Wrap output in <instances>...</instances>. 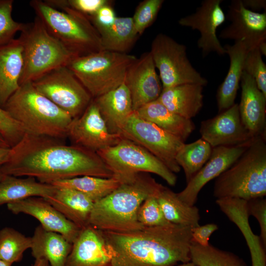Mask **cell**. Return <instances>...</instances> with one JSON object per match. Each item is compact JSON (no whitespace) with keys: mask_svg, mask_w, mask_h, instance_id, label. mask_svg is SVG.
<instances>
[{"mask_svg":"<svg viewBox=\"0 0 266 266\" xmlns=\"http://www.w3.org/2000/svg\"><path fill=\"white\" fill-rule=\"evenodd\" d=\"M4 175L31 177L47 184L82 176H113L97 152L62 139L25 133L11 147L8 161L0 166Z\"/></svg>","mask_w":266,"mask_h":266,"instance_id":"6da1fadb","label":"cell"},{"mask_svg":"<svg viewBox=\"0 0 266 266\" xmlns=\"http://www.w3.org/2000/svg\"><path fill=\"white\" fill-rule=\"evenodd\" d=\"M192 229L172 224L101 232L112 253L110 266H176L191 261Z\"/></svg>","mask_w":266,"mask_h":266,"instance_id":"7a4b0ae2","label":"cell"},{"mask_svg":"<svg viewBox=\"0 0 266 266\" xmlns=\"http://www.w3.org/2000/svg\"><path fill=\"white\" fill-rule=\"evenodd\" d=\"M162 185L148 173L136 174L95 202L89 224L101 231L127 232L142 229L137 220L138 209L148 197L156 195Z\"/></svg>","mask_w":266,"mask_h":266,"instance_id":"3957f363","label":"cell"},{"mask_svg":"<svg viewBox=\"0 0 266 266\" xmlns=\"http://www.w3.org/2000/svg\"><path fill=\"white\" fill-rule=\"evenodd\" d=\"M3 108L25 133L63 139L72 118L37 91L32 82L20 85Z\"/></svg>","mask_w":266,"mask_h":266,"instance_id":"277c9868","label":"cell"},{"mask_svg":"<svg viewBox=\"0 0 266 266\" xmlns=\"http://www.w3.org/2000/svg\"><path fill=\"white\" fill-rule=\"evenodd\" d=\"M216 199L248 200L266 195V137H256L241 155L215 180Z\"/></svg>","mask_w":266,"mask_h":266,"instance_id":"5b68a950","label":"cell"},{"mask_svg":"<svg viewBox=\"0 0 266 266\" xmlns=\"http://www.w3.org/2000/svg\"><path fill=\"white\" fill-rule=\"evenodd\" d=\"M30 5L49 33L76 56L102 50L100 34L85 15L67 7L56 9L44 0H33Z\"/></svg>","mask_w":266,"mask_h":266,"instance_id":"8992f818","label":"cell"},{"mask_svg":"<svg viewBox=\"0 0 266 266\" xmlns=\"http://www.w3.org/2000/svg\"><path fill=\"white\" fill-rule=\"evenodd\" d=\"M18 38L23 48V68L19 85L32 82L77 57L47 31L36 16L25 24Z\"/></svg>","mask_w":266,"mask_h":266,"instance_id":"52a82bcc","label":"cell"},{"mask_svg":"<svg viewBox=\"0 0 266 266\" xmlns=\"http://www.w3.org/2000/svg\"><path fill=\"white\" fill-rule=\"evenodd\" d=\"M136 59L128 53L101 50L75 57L66 66L94 99L124 83L129 67Z\"/></svg>","mask_w":266,"mask_h":266,"instance_id":"ba28073f","label":"cell"},{"mask_svg":"<svg viewBox=\"0 0 266 266\" xmlns=\"http://www.w3.org/2000/svg\"><path fill=\"white\" fill-rule=\"evenodd\" d=\"M113 176L123 182L136 174L152 173L158 175L170 186H175L176 174L146 149L124 138L118 144L97 152Z\"/></svg>","mask_w":266,"mask_h":266,"instance_id":"9c48e42d","label":"cell"},{"mask_svg":"<svg viewBox=\"0 0 266 266\" xmlns=\"http://www.w3.org/2000/svg\"><path fill=\"white\" fill-rule=\"evenodd\" d=\"M159 72L163 89L184 84L206 86L207 80L192 66L187 47L169 36L160 33L153 40L149 51Z\"/></svg>","mask_w":266,"mask_h":266,"instance_id":"30bf717a","label":"cell"},{"mask_svg":"<svg viewBox=\"0 0 266 266\" xmlns=\"http://www.w3.org/2000/svg\"><path fill=\"white\" fill-rule=\"evenodd\" d=\"M32 82L37 91L72 119L80 116L93 100L66 66L53 69Z\"/></svg>","mask_w":266,"mask_h":266,"instance_id":"8fae6325","label":"cell"},{"mask_svg":"<svg viewBox=\"0 0 266 266\" xmlns=\"http://www.w3.org/2000/svg\"><path fill=\"white\" fill-rule=\"evenodd\" d=\"M121 134L146 149L173 173L180 171L175 158L185 142L179 138L140 118L134 111Z\"/></svg>","mask_w":266,"mask_h":266,"instance_id":"7c38bea8","label":"cell"},{"mask_svg":"<svg viewBox=\"0 0 266 266\" xmlns=\"http://www.w3.org/2000/svg\"><path fill=\"white\" fill-rule=\"evenodd\" d=\"M226 19L231 23L220 33L219 37L234 42L243 41L249 49L258 47L266 56V12L259 13L245 7L242 0H233L229 6Z\"/></svg>","mask_w":266,"mask_h":266,"instance_id":"4fadbf2b","label":"cell"},{"mask_svg":"<svg viewBox=\"0 0 266 266\" xmlns=\"http://www.w3.org/2000/svg\"><path fill=\"white\" fill-rule=\"evenodd\" d=\"M67 137L72 144L96 152L114 146L124 138L121 134L109 131L93 100L80 116L72 119Z\"/></svg>","mask_w":266,"mask_h":266,"instance_id":"5bb4252c","label":"cell"},{"mask_svg":"<svg viewBox=\"0 0 266 266\" xmlns=\"http://www.w3.org/2000/svg\"><path fill=\"white\" fill-rule=\"evenodd\" d=\"M222 1V0H204L194 13L178 20L180 26L199 32L200 37L197 41V46L201 50L203 57L211 52L220 56L226 54L217 36L218 28L226 19L221 6Z\"/></svg>","mask_w":266,"mask_h":266,"instance_id":"9a60e30c","label":"cell"},{"mask_svg":"<svg viewBox=\"0 0 266 266\" xmlns=\"http://www.w3.org/2000/svg\"><path fill=\"white\" fill-rule=\"evenodd\" d=\"M200 133L201 138L212 148L246 144L256 138L250 134L243 125L238 104L235 103L215 117L202 121Z\"/></svg>","mask_w":266,"mask_h":266,"instance_id":"2e32d148","label":"cell"},{"mask_svg":"<svg viewBox=\"0 0 266 266\" xmlns=\"http://www.w3.org/2000/svg\"><path fill=\"white\" fill-rule=\"evenodd\" d=\"M124 83L130 93L133 111L158 99L163 87L150 52L143 53L130 66Z\"/></svg>","mask_w":266,"mask_h":266,"instance_id":"e0dca14e","label":"cell"},{"mask_svg":"<svg viewBox=\"0 0 266 266\" xmlns=\"http://www.w3.org/2000/svg\"><path fill=\"white\" fill-rule=\"evenodd\" d=\"M252 141L236 146L212 148L211 156L207 162L187 183L185 188L177 193L178 198L189 205H195L202 188L230 167Z\"/></svg>","mask_w":266,"mask_h":266,"instance_id":"ac0fdd59","label":"cell"},{"mask_svg":"<svg viewBox=\"0 0 266 266\" xmlns=\"http://www.w3.org/2000/svg\"><path fill=\"white\" fill-rule=\"evenodd\" d=\"M7 207L13 214L23 213L35 218L44 229L62 234L71 243L81 230L43 198H28L8 203Z\"/></svg>","mask_w":266,"mask_h":266,"instance_id":"d6986e66","label":"cell"},{"mask_svg":"<svg viewBox=\"0 0 266 266\" xmlns=\"http://www.w3.org/2000/svg\"><path fill=\"white\" fill-rule=\"evenodd\" d=\"M112 253L103 233L89 225L72 243L65 266H110Z\"/></svg>","mask_w":266,"mask_h":266,"instance_id":"ffe728a7","label":"cell"},{"mask_svg":"<svg viewBox=\"0 0 266 266\" xmlns=\"http://www.w3.org/2000/svg\"><path fill=\"white\" fill-rule=\"evenodd\" d=\"M240 84L238 110L241 122L253 137H266V96L259 89L254 78L244 71Z\"/></svg>","mask_w":266,"mask_h":266,"instance_id":"44dd1931","label":"cell"},{"mask_svg":"<svg viewBox=\"0 0 266 266\" xmlns=\"http://www.w3.org/2000/svg\"><path fill=\"white\" fill-rule=\"evenodd\" d=\"M93 100L109 131L120 133L133 112L130 93L124 83Z\"/></svg>","mask_w":266,"mask_h":266,"instance_id":"7402d4cb","label":"cell"},{"mask_svg":"<svg viewBox=\"0 0 266 266\" xmlns=\"http://www.w3.org/2000/svg\"><path fill=\"white\" fill-rule=\"evenodd\" d=\"M223 46L226 54L230 58V64L228 73L217 91L216 100L219 113L227 110L235 103L243 72L244 61L250 49L242 40Z\"/></svg>","mask_w":266,"mask_h":266,"instance_id":"603a6c76","label":"cell"},{"mask_svg":"<svg viewBox=\"0 0 266 266\" xmlns=\"http://www.w3.org/2000/svg\"><path fill=\"white\" fill-rule=\"evenodd\" d=\"M23 68V48L19 38L0 46V107L2 108L19 87Z\"/></svg>","mask_w":266,"mask_h":266,"instance_id":"cb8c5ba5","label":"cell"},{"mask_svg":"<svg viewBox=\"0 0 266 266\" xmlns=\"http://www.w3.org/2000/svg\"><path fill=\"white\" fill-rule=\"evenodd\" d=\"M203 86L184 84L163 89L157 99L170 111L188 119L195 117L203 105Z\"/></svg>","mask_w":266,"mask_h":266,"instance_id":"d4e9b609","label":"cell"},{"mask_svg":"<svg viewBox=\"0 0 266 266\" xmlns=\"http://www.w3.org/2000/svg\"><path fill=\"white\" fill-rule=\"evenodd\" d=\"M45 199L80 229L89 225L95 201L84 194L71 188L57 187L52 196Z\"/></svg>","mask_w":266,"mask_h":266,"instance_id":"484cf974","label":"cell"},{"mask_svg":"<svg viewBox=\"0 0 266 266\" xmlns=\"http://www.w3.org/2000/svg\"><path fill=\"white\" fill-rule=\"evenodd\" d=\"M134 111L140 118L153 123L184 142L196 128L191 119L183 118L170 111L157 100Z\"/></svg>","mask_w":266,"mask_h":266,"instance_id":"4316f807","label":"cell"},{"mask_svg":"<svg viewBox=\"0 0 266 266\" xmlns=\"http://www.w3.org/2000/svg\"><path fill=\"white\" fill-rule=\"evenodd\" d=\"M32 237V255L36 259H44L50 266H65L72 243L62 234L44 229L40 225Z\"/></svg>","mask_w":266,"mask_h":266,"instance_id":"83f0119b","label":"cell"},{"mask_svg":"<svg viewBox=\"0 0 266 266\" xmlns=\"http://www.w3.org/2000/svg\"><path fill=\"white\" fill-rule=\"evenodd\" d=\"M56 189L53 185L40 182L33 177L4 175L0 181V206L33 197L47 199Z\"/></svg>","mask_w":266,"mask_h":266,"instance_id":"f1b7e54d","label":"cell"},{"mask_svg":"<svg viewBox=\"0 0 266 266\" xmlns=\"http://www.w3.org/2000/svg\"><path fill=\"white\" fill-rule=\"evenodd\" d=\"M156 197L165 218L170 223L192 228L199 225V209L182 201L177 193L162 185Z\"/></svg>","mask_w":266,"mask_h":266,"instance_id":"f546056e","label":"cell"},{"mask_svg":"<svg viewBox=\"0 0 266 266\" xmlns=\"http://www.w3.org/2000/svg\"><path fill=\"white\" fill-rule=\"evenodd\" d=\"M98 32L102 50L121 53H127L139 36L130 17H117L112 25Z\"/></svg>","mask_w":266,"mask_h":266,"instance_id":"4dcf8cb0","label":"cell"},{"mask_svg":"<svg viewBox=\"0 0 266 266\" xmlns=\"http://www.w3.org/2000/svg\"><path fill=\"white\" fill-rule=\"evenodd\" d=\"M122 182L120 179L114 176L110 178H103L86 175L59 180L51 184L78 191L95 202L113 192Z\"/></svg>","mask_w":266,"mask_h":266,"instance_id":"1f68e13d","label":"cell"},{"mask_svg":"<svg viewBox=\"0 0 266 266\" xmlns=\"http://www.w3.org/2000/svg\"><path fill=\"white\" fill-rule=\"evenodd\" d=\"M212 147L205 140L200 138L182 146L176 156V161L185 174L188 183L209 159Z\"/></svg>","mask_w":266,"mask_h":266,"instance_id":"d6a6232c","label":"cell"},{"mask_svg":"<svg viewBox=\"0 0 266 266\" xmlns=\"http://www.w3.org/2000/svg\"><path fill=\"white\" fill-rule=\"evenodd\" d=\"M190 257L191 261L199 266H247L236 255L210 244L203 246L192 241Z\"/></svg>","mask_w":266,"mask_h":266,"instance_id":"836d02e7","label":"cell"},{"mask_svg":"<svg viewBox=\"0 0 266 266\" xmlns=\"http://www.w3.org/2000/svg\"><path fill=\"white\" fill-rule=\"evenodd\" d=\"M32 246V237L10 227L0 230V260L10 264L21 261Z\"/></svg>","mask_w":266,"mask_h":266,"instance_id":"e575fe53","label":"cell"},{"mask_svg":"<svg viewBox=\"0 0 266 266\" xmlns=\"http://www.w3.org/2000/svg\"><path fill=\"white\" fill-rule=\"evenodd\" d=\"M156 195L148 197L138 209L137 218L144 227L166 226L172 225L165 218L156 197Z\"/></svg>","mask_w":266,"mask_h":266,"instance_id":"d590c367","label":"cell"},{"mask_svg":"<svg viewBox=\"0 0 266 266\" xmlns=\"http://www.w3.org/2000/svg\"><path fill=\"white\" fill-rule=\"evenodd\" d=\"M13 0H0V46L9 43L21 32L25 24L15 21L12 17Z\"/></svg>","mask_w":266,"mask_h":266,"instance_id":"8d00e7d4","label":"cell"},{"mask_svg":"<svg viewBox=\"0 0 266 266\" xmlns=\"http://www.w3.org/2000/svg\"><path fill=\"white\" fill-rule=\"evenodd\" d=\"M164 2V0H144L138 5L132 19L139 36L155 21Z\"/></svg>","mask_w":266,"mask_h":266,"instance_id":"74e56055","label":"cell"},{"mask_svg":"<svg viewBox=\"0 0 266 266\" xmlns=\"http://www.w3.org/2000/svg\"><path fill=\"white\" fill-rule=\"evenodd\" d=\"M258 47L249 50L244 63L243 71L254 78L259 89L266 96V65Z\"/></svg>","mask_w":266,"mask_h":266,"instance_id":"f35d334b","label":"cell"},{"mask_svg":"<svg viewBox=\"0 0 266 266\" xmlns=\"http://www.w3.org/2000/svg\"><path fill=\"white\" fill-rule=\"evenodd\" d=\"M49 5L58 9L67 7L89 17L94 15L103 6L112 3L109 0H46Z\"/></svg>","mask_w":266,"mask_h":266,"instance_id":"ab89813d","label":"cell"},{"mask_svg":"<svg viewBox=\"0 0 266 266\" xmlns=\"http://www.w3.org/2000/svg\"><path fill=\"white\" fill-rule=\"evenodd\" d=\"M25 133L21 125L0 107V134L8 145H16Z\"/></svg>","mask_w":266,"mask_h":266,"instance_id":"60d3db41","label":"cell"},{"mask_svg":"<svg viewBox=\"0 0 266 266\" xmlns=\"http://www.w3.org/2000/svg\"><path fill=\"white\" fill-rule=\"evenodd\" d=\"M247 209L249 216L252 215L257 220L260 228L262 242L266 247V200L258 198L247 201Z\"/></svg>","mask_w":266,"mask_h":266,"instance_id":"b9f144b4","label":"cell"},{"mask_svg":"<svg viewBox=\"0 0 266 266\" xmlns=\"http://www.w3.org/2000/svg\"><path fill=\"white\" fill-rule=\"evenodd\" d=\"M116 17L112 3H109L103 6L94 15L88 18L98 31L112 25Z\"/></svg>","mask_w":266,"mask_h":266,"instance_id":"7bdbcfd3","label":"cell"},{"mask_svg":"<svg viewBox=\"0 0 266 266\" xmlns=\"http://www.w3.org/2000/svg\"><path fill=\"white\" fill-rule=\"evenodd\" d=\"M218 229V226L214 223L199 225L192 229V241L201 246H207L211 235Z\"/></svg>","mask_w":266,"mask_h":266,"instance_id":"ee69618b","label":"cell"},{"mask_svg":"<svg viewBox=\"0 0 266 266\" xmlns=\"http://www.w3.org/2000/svg\"><path fill=\"white\" fill-rule=\"evenodd\" d=\"M242 3L246 8L256 12V10L266 9L265 0H242Z\"/></svg>","mask_w":266,"mask_h":266,"instance_id":"f6af8a7d","label":"cell"},{"mask_svg":"<svg viewBox=\"0 0 266 266\" xmlns=\"http://www.w3.org/2000/svg\"><path fill=\"white\" fill-rule=\"evenodd\" d=\"M10 150V147H0V166L8 161Z\"/></svg>","mask_w":266,"mask_h":266,"instance_id":"bcb514c9","label":"cell"},{"mask_svg":"<svg viewBox=\"0 0 266 266\" xmlns=\"http://www.w3.org/2000/svg\"><path fill=\"white\" fill-rule=\"evenodd\" d=\"M33 266H50L49 262L44 259L35 260Z\"/></svg>","mask_w":266,"mask_h":266,"instance_id":"7dc6e473","label":"cell"},{"mask_svg":"<svg viewBox=\"0 0 266 266\" xmlns=\"http://www.w3.org/2000/svg\"><path fill=\"white\" fill-rule=\"evenodd\" d=\"M0 147H10L0 134Z\"/></svg>","mask_w":266,"mask_h":266,"instance_id":"c3c4849f","label":"cell"},{"mask_svg":"<svg viewBox=\"0 0 266 266\" xmlns=\"http://www.w3.org/2000/svg\"><path fill=\"white\" fill-rule=\"evenodd\" d=\"M177 266H199L193 262L190 261L186 263H181Z\"/></svg>","mask_w":266,"mask_h":266,"instance_id":"681fc988","label":"cell"},{"mask_svg":"<svg viewBox=\"0 0 266 266\" xmlns=\"http://www.w3.org/2000/svg\"><path fill=\"white\" fill-rule=\"evenodd\" d=\"M11 264L6 262L0 260V266H11Z\"/></svg>","mask_w":266,"mask_h":266,"instance_id":"f907efd6","label":"cell"},{"mask_svg":"<svg viewBox=\"0 0 266 266\" xmlns=\"http://www.w3.org/2000/svg\"><path fill=\"white\" fill-rule=\"evenodd\" d=\"M4 174L0 172V181L4 176Z\"/></svg>","mask_w":266,"mask_h":266,"instance_id":"816d5d0a","label":"cell"}]
</instances>
